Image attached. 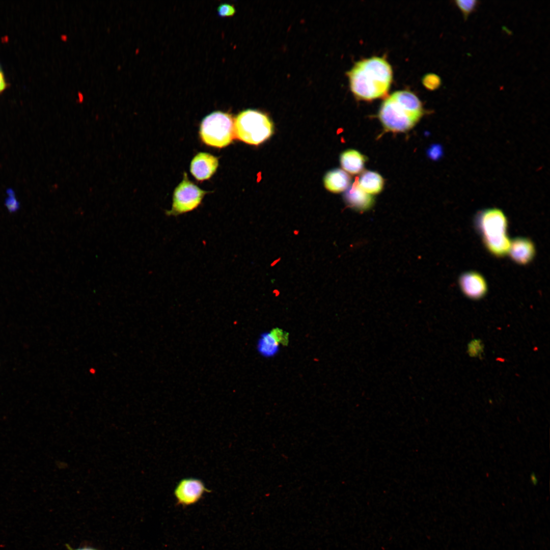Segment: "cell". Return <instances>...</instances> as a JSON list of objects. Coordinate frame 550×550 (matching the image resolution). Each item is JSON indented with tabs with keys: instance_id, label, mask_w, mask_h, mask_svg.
Here are the masks:
<instances>
[{
	"instance_id": "1",
	"label": "cell",
	"mask_w": 550,
	"mask_h": 550,
	"mask_svg": "<svg viewBox=\"0 0 550 550\" xmlns=\"http://www.w3.org/2000/svg\"><path fill=\"white\" fill-rule=\"evenodd\" d=\"M350 90L359 99L370 101L384 97L393 79V71L383 58L372 57L356 62L347 72Z\"/></svg>"
},
{
	"instance_id": "2",
	"label": "cell",
	"mask_w": 550,
	"mask_h": 550,
	"mask_svg": "<svg viewBox=\"0 0 550 550\" xmlns=\"http://www.w3.org/2000/svg\"><path fill=\"white\" fill-rule=\"evenodd\" d=\"M422 103L413 92H393L382 103L379 118L386 130L403 132L410 130L423 115Z\"/></svg>"
},
{
	"instance_id": "3",
	"label": "cell",
	"mask_w": 550,
	"mask_h": 550,
	"mask_svg": "<svg viewBox=\"0 0 550 550\" xmlns=\"http://www.w3.org/2000/svg\"><path fill=\"white\" fill-rule=\"evenodd\" d=\"M474 224L490 254L498 258L508 254L511 241L507 234L508 222L501 209L491 208L479 211L475 217Z\"/></svg>"
},
{
	"instance_id": "4",
	"label": "cell",
	"mask_w": 550,
	"mask_h": 550,
	"mask_svg": "<svg viewBox=\"0 0 550 550\" xmlns=\"http://www.w3.org/2000/svg\"><path fill=\"white\" fill-rule=\"evenodd\" d=\"M235 135L240 140L252 145L259 144L272 134L273 125L268 117L256 110L240 112L234 121Z\"/></svg>"
},
{
	"instance_id": "5",
	"label": "cell",
	"mask_w": 550,
	"mask_h": 550,
	"mask_svg": "<svg viewBox=\"0 0 550 550\" xmlns=\"http://www.w3.org/2000/svg\"><path fill=\"white\" fill-rule=\"evenodd\" d=\"M200 134L203 142L209 146L217 148L228 146L235 135L232 116L220 111L210 114L202 120Z\"/></svg>"
},
{
	"instance_id": "6",
	"label": "cell",
	"mask_w": 550,
	"mask_h": 550,
	"mask_svg": "<svg viewBox=\"0 0 550 550\" xmlns=\"http://www.w3.org/2000/svg\"><path fill=\"white\" fill-rule=\"evenodd\" d=\"M206 193L190 181L184 173L183 180L174 191L171 209L166 211V215L176 216L193 211L201 204Z\"/></svg>"
},
{
	"instance_id": "7",
	"label": "cell",
	"mask_w": 550,
	"mask_h": 550,
	"mask_svg": "<svg viewBox=\"0 0 550 550\" xmlns=\"http://www.w3.org/2000/svg\"><path fill=\"white\" fill-rule=\"evenodd\" d=\"M203 482L198 479L188 478L181 480L176 486L174 494L176 505L183 507L192 505L202 499L205 492H210Z\"/></svg>"
},
{
	"instance_id": "8",
	"label": "cell",
	"mask_w": 550,
	"mask_h": 550,
	"mask_svg": "<svg viewBox=\"0 0 550 550\" xmlns=\"http://www.w3.org/2000/svg\"><path fill=\"white\" fill-rule=\"evenodd\" d=\"M459 288L467 297L479 299L487 292L488 286L484 277L475 271H468L460 274L458 279Z\"/></svg>"
},
{
	"instance_id": "9",
	"label": "cell",
	"mask_w": 550,
	"mask_h": 550,
	"mask_svg": "<svg viewBox=\"0 0 550 550\" xmlns=\"http://www.w3.org/2000/svg\"><path fill=\"white\" fill-rule=\"evenodd\" d=\"M536 252L535 245L530 239L517 237L511 240L508 254L516 264L526 265L533 260Z\"/></svg>"
},
{
	"instance_id": "10",
	"label": "cell",
	"mask_w": 550,
	"mask_h": 550,
	"mask_svg": "<svg viewBox=\"0 0 550 550\" xmlns=\"http://www.w3.org/2000/svg\"><path fill=\"white\" fill-rule=\"evenodd\" d=\"M218 164L217 158L204 152L197 154L190 164V172L199 181L209 179L215 173Z\"/></svg>"
},
{
	"instance_id": "11",
	"label": "cell",
	"mask_w": 550,
	"mask_h": 550,
	"mask_svg": "<svg viewBox=\"0 0 550 550\" xmlns=\"http://www.w3.org/2000/svg\"><path fill=\"white\" fill-rule=\"evenodd\" d=\"M344 197L346 203L358 210H366L373 202L372 195L364 191L360 187L357 180L348 187Z\"/></svg>"
},
{
	"instance_id": "12",
	"label": "cell",
	"mask_w": 550,
	"mask_h": 550,
	"mask_svg": "<svg viewBox=\"0 0 550 550\" xmlns=\"http://www.w3.org/2000/svg\"><path fill=\"white\" fill-rule=\"evenodd\" d=\"M351 178L344 171L337 169L328 172L324 178V185L329 191L340 193L348 188Z\"/></svg>"
},
{
	"instance_id": "13",
	"label": "cell",
	"mask_w": 550,
	"mask_h": 550,
	"mask_svg": "<svg viewBox=\"0 0 550 550\" xmlns=\"http://www.w3.org/2000/svg\"><path fill=\"white\" fill-rule=\"evenodd\" d=\"M366 160L365 156L355 150L344 152L340 157L343 169L352 174H358L363 170Z\"/></svg>"
},
{
	"instance_id": "14",
	"label": "cell",
	"mask_w": 550,
	"mask_h": 550,
	"mask_svg": "<svg viewBox=\"0 0 550 550\" xmlns=\"http://www.w3.org/2000/svg\"><path fill=\"white\" fill-rule=\"evenodd\" d=\"M360 187L370 195L380 193L383 186V179L377 173L370 171L364 172L357 180Z\"/></svg>"
},
{
	"instance_id": "15",
	"label": "cell",
	"mask_w": 550,
	"mask_h": 550,
	"mask_svg": "<svg viewBox=\"0 0 550 550\" xmlns=\"http://www.w3.org/2000/svg\"><path fill=\"white\" fill-rule=\"evenodd\" d=\"M279 342L272 334L265 333L261 335L257 343V349L259 353L265 356L271 357L277 354L279 350Z\"/></svg>"
},
{
	"instance_id": "16",
	"label": "cell",
	"mask_w": 550,
	"mask_h": 550,
	"mask_svg": "<svg viewBox=\"0 0 550 550\" xmlns=\"http://www.w3.org/2000/svg\"><path fill=\"white\" fill-rule=\"evenodd\" d=\"M454 3L461 13L464 20L466 21L470 15L476 10L480 2L477 0H455Z\"/></svg>"
},
{
	"instance_id": "17",
	"label": "cell",
	"mask_w": 550,
	"mask_h": 550,
	"mask_svg": "<svg viewBox=\"0 0 550 550\" xmlns=\"http://www.w3.org/2000/svg\"><path fill=\"white\" fill-rule=\"evenodd\" d=\"M217 10L218 14L222 17L232 16L235 13L233 5L226 3L219 5Z\"/></svg>"
},
{
	"instance_id": "18",
	"label": "cell",
	"mask_w": 550,
	"mask_h": 550,
	"mask_svg": "<svg viewBox=\"0 0 550 550\" xmlns=\"http://www.w3.org/2000/svg\"><path fill=\"white\" fill-rule=\"evenodd\" d=\"M8 195L9 197L6 200L5 205L9 212H15L19 207V203L12 191H8Z\"/></svg>"
},
{
	"instance_id": "19",
	"label": "cell",
	"mask_w": 550,
	"mask_h": 550,
	"mask_svg": "<svg viewBox=\"0 0 550 550\" xmlns=\"http://www.w3.org/2000/svg\"><path fill=\"white\" fill-rule=\"evenodd\" d=\"M427 85L431 89H436L441 86V79L437 75L431 74L429 76Z\"/></svg>"
},
{
	"instance_id": "20",
	"label": "cell",
	"mask_w": 550,
	"mask_h": 550,
	"mask_svg": "<svg viewBox=\"0 0 550 550\" xmlns=\"http://www.w3.org/2000/svg\"><path fill=\"white\" fill-rule=\"evenodd\" d=\"M441 152L440 147L435 146L431 147L429 151V155L432 158H436L440 156Z\"/></svg>"
},
{
	"instance_id": "21",
	"label": "cell",
	"mask_w": 550,
	"mask_h": 550,
	"mask_svg": "<svg viewBox=\"0 0 550 550\" xmlns=\"http://www.w3.org/2000/svg\"><path fill=\"white\" fill-rule=\"evenodd\" d=\"M6 84L2 73L0 71V92L5 88Z\"/></svg>"
},
{
	"instance_id": "22",
	"label": "cell",
	"mask_w": 550,
	"mask_h": 550,
	"mask_svg": "<svg viewBox=\"0 0 550 550\" xmlns=\"http://www.w3.org/2000/svg\"><path fill=\"white\" fill-rule=\"evenodd\" d=\"M67 548H68V550H98V549H95L94 548L88 547H82V548H78L73 549V548H71L69 545H67Z\"/></svg>"
}]
</instances>
